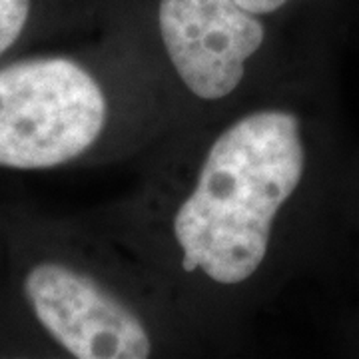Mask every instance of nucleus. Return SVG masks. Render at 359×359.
<instances>
[{
    "label": "nucleus",
    "mask_w": 359,
    "mask_h": 359,
    "mask_svg": "<svg viewBox=\"0 0 359 359\" xmlns=\"http://www.w3.org/2000/svg\"><path fill=\"white\" fill-rule=\"evenodd\" d=\"M32 0H0V58L22 36Z\"/></svg>",
    "instance_id": "5"
},
{
    "label": "nucleus",
    "mask_w": 359,
    "mask_h": 359,
    "mask_svg": "<svg viewBox=\"0 0 359 359\" xmlns=\"http://www.w3.org/2000/svg\"><path fill=\"white\" fill-rule=\"evenodd\" d=\"M108 100L86 66L36 56L0 66V168L50 170L102 136Z\"/></svg>",
    "instance_id": "2"
},
{
    "label": "nucleus",
    "mask_w": 359,
    "mask_h": 359,
    "mask_svg": "<svg viewBox=\"0 0 359 359\" xmlns=\"http://www.w3.org/2000/svg\"><path fill=\"white\" fill-rule=\"evenodd\" d=\"M160 34L180 80L202 100L240 86L266 28L236 0H160Z\"/></svg>",
    "instance_id": "4"
},
{
    "label": "nucleus",
    "mask_w": 359,
    "mask_h": 359,
    "mask_svg": "<svg viewBox=\"0 0 359 359\" xmlns=\"http://www.w3.org/2000/svg\"><path fill=\"white\" fill-rule=\"evenodd\" d=\"M242 8L248 13L256 14V16H264V14H271L280 11L283 4H287L290 0H236Z\"/></svg>",
    "instance_id": "6"
},
{
    "label": "nucleus",
    "mask_w": 359,
    "mask_h": 359,
    "mask_svg": "<svg viewBox=\"0 0 359 359\" xmlns=\"http://www.w3.org/2000/svg\"><path fill=\"white\" fill-rule=\"evenodd\" d=\"M308 152L299 118L259 110L224 130L210 148L192 194L174 216L182 268L238 285L268 256L278 212L299 188Z\"/></svg>",
    "instance_id": "1"
},
{
    "label": "nucleus",
    "mask_w": 359,
    "mask_h": 359,
    "mask_svg": "<svg viewBox=\"0 0 359 359\" xmlns=\"http://www.w3.org/2000/svg\"><path fill=\"white\" fill-rule=\"evenodd\" d=\"M26 304L42 330L78 359H144L152 351L142 320L90 273L40 259L22 280Z\"/></svg>",
    "instance_id": "3"
}]
</instances>
